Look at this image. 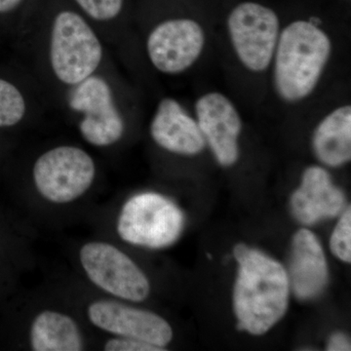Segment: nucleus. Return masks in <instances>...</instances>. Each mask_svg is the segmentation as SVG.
<instances>
[{"instance_id": "obj_18", "label": "nucleus", "mask_w": 351, "mask_h": 351, "mask_svg": "<svg viewBox=\"0 0 351 351\" xmlns=\"http://www.w3.org/2000/svg\"><path fill=\"white\" fill-rule=\"evenodd\" d=\"M92 25L112 24L119 17L124 0H75Z\"/></svg>"}, {"instance_id": "obj_12", "label": "nucleus", "mask_w": 351, "mask_h": 351, "mask_svg": "<svg viewBox=\"0 0 351 351\" xmlns=\"http://www.w3.org/2000/svg\"><path fill=\"white\" fill-rule=\"evenodd\" d=\"M149 132L157 145L172 154L195 156L206 145L197 121L173 98L159 101Z\"/></svg>"}, {"instance_id": "obj_9", "label": "nucleus", "mask_w": 351, "mask_h": 351, "mask_svg": "<svg viewBox=\"0 0 351 351\" xmlns=\"http://www.w3.org/2000/svg\"><path fill=\"white\" fill-rule=\"evenodd\" d=\"M205 44V34L195 21L169 19L156 25L147 39L152 66L164 75H179L197 61Z\"/></svg>"}, {"instance_id": "obj_6", "label": "nucleus", "mask_w": 351, "mask_h": 351, "mask_svg": "<svg viewBox=\"0 0 351 351\" xmlns=\"http://www.w3.org/2000/svg\"><path fill=\"white\" fill-rule=\"evenodd\" d=\"M184 214L173 201L158 193H140L126 201L117 219L120 239L147 248H163L179 239Z\"/></svg>"}, {"instance_id": "obj_3", "label": "nucleus", "mask_w": 351, "mask_h": 351, "mask_svg": "<svg viewBox=\"0 0 351 351\" xmlns=\"http://www.w3.org/2000/svg\"><path fill=\"white\" fill-rule=\"evenodd\" d=\"M332 52V43L317 25L295 21L279 36L274 80L277 92L288 101L306 98L315 89Z\"/></svg>"}, {"instance_id": "obj_8", "label": "nucleus", "mask_w": 351, "mask_h": 351, "mask_svg": "<svg viewBox=\"0 0 351 351\" xmlns=\"http://www.w3.org/2000/svg\"><path fill=\"white\" fill-rule=\"evenodd\" d=\"M228 25L241 63L255 73L265 71L278 43L279 20L276 12L256 2H243L233 9Z\"/></svg>"}, {"instance_id": "obj_10", "label": "nucleus", "mask_w": 351, "mask_h": 351, "mask_svg": "<svg viewBox=\"0 0 351 351\" xmlns=\"http://www.w3.org/2000/svg\"><path fill=\"white\" fill-rule=\"evenodd\" d=\"M88 319L95 327L117 337L145 341L165 348L173 339V330L161 316L117 301H96L87 307Z\"/></svg>"}, {"instance_id": "obj_17", "label": "nucleus", "mask_w": 351, "mask_h": 351, "mask_svg": "<svg viewBox=\"0 0 351 351\" xmlns=\"http://www.w3.org/2000/svg\"><path fill=\"white\" fill-rule=\"evenodd\" d=\"M34 108L27 95L9 80L0 78V128L13 127L24 121Z\"/></svg>"}, {"instance_id": "obj_4", "label": "nucleus", "mask_w": 351, "mask_h": 351, "mask_svg": "<svg viewBox=\"0 0 351 351\" xmlns=\"http://www.w3.org/2000/svg\"><path fill=\"white\" fill-rule=\"evenodd\" d=\"M64 101L69 112L77 117L78 131L87 144L108 147L123 137L125 119L112 78L104 69L66 91Z\"/></svg>"}, {"instance_id": "obj_14", "label": "nucleus", "mask_w": 351, "mask_h": 351, "mask_svg": "<svg viewBox=\"0 0 351 351\" xmlns=\"http://www.w3.org/2000/svg\"><path fill=\"white\" fill-rule=\"evenodd\" d=\"M326 257L319 240L311 230H301L293 239L291 282L300 300L317 297L326 286Z\"/></svg>"}, {"instance_id": "obj_16", "label": "nucleus", "mask_w": 351, "mask_h": 351, "mask_svg": "<svg viewBox=\"0 0 351 351\" xmlns=\"http://www.w3.org/2000/svg\"><path fill=\"white\" fill-rule=\"evenodd\" d=\"M313 149L321 162L339 167L351 158V107L328 114L313 134Z\"/></svg>"}, {"instance_id": "obj_7", "label": "nucleus", "mask_w": 351, "mask_h": 351, "mask_svg": "<svg viewBox=\"0 0 351 351\" xmlns=\"http://www.w3.org/2000/svg\"><path fill=\"white\" fill-rule=\"evenodd\" d=\"M83 271L104 292L124 300L142 302L149 297L151 284L142 269L114 245L91 241L80 251Z\"/></svg>"}, {"instance_id": "obj_13", "label": "nucleus", "mask_w": 351, "mask_h": 351, "mask_svg": "<svg viewBox=\"0 0 351 351\" xmlns=\"http://www.w3.org/2000/svg\"><path fill=\"white\" fill-rule=\"evenodd\" d=\"M345 195L332 184L329 173L318 166L304 171L302 184L291 199L295 218L304 225L337 216L345 206Z\"/></svg>"}, {"instance_id": "obj_19", "label": "nucleus", "mask_w": 351, "mask_h": 351, "mask_svg": "<svg viewBox=\"0 0 351 351\" xmlns=\"http://www.w3.org/2000/svg\"><path fill=\"white\" fill-rule=\"evenodd\" d=\"M330 248L337 258L343 262L350 263L351 261V209L348 207L341 217L331 240Z\"/></svg>"}, {"instance_id": "obj_22", "label": "nucleus", "mask_w": 351, "mask_h": 351, "mask_svg": "<svg viewBox=\"0 0 351 351\" xmlns=\"http://www.w3.org/2000/svg\"><path fill=\"white\" fill-rule=\"evenodd\" d=\"M24 0H0V14H8L18 9Z\"/></svg>"}, {"instance_id": "obj_2", "label": "nucleus", "mask_w": 351, "mask_h": 351, "mask_svg": "<svg viewBox=\"0 0 351 351\" xmlns=\"http://www.w3.org/2000/svg\"><path fill=\"white\" fill-rule=\"evenodd\" d=\"M233 254L239 265L233 294L239 329L256 336L265 334L287 311V272L280 263L246 245H237Z\"/></svg>"}, {"instance_id": "obj_15", "label": "nucleus", "mask_w": 351, "mask_h": 351, "mask_svg": "<svg viewBox=\"0 0 351 351\" xmlns=\"http://www.w3.org/2000/svg\"><path fill=\"white\" fill-rule=\"evenodd\" d=\"M29 343L34 351H80L84 339L77 323L68 314L43 311L29 329Z\"/></svg>"}, {"instance_id": "obj_1", "label": "nucleus", "mask_w": 351, "mask_h": 351, "mask_svg": "<svg viewBox=\"0 0 351 351\" xmlns=\"http://www.w3.org/2000/svg\"><path fill=\"white\" fill-rule=\"evenodd\" d=\"M41 38L44 71L64 93L104 69L107 51L103 36L80 12L59 11Z\"/></svg>"}, {"instance_id": "obj_21", "label": "nucleus", "mask_w": 351, "mask_h": 351, "mask_svg": "<svg viewBox=\"0 0 351 351\" xmlns=\"http://www.w3.org/2000/svg\"><path fill=\"white\" fill-rule=\"evenodd\" d=\"M350 341L346 335L341 332H337L332 335L328 343L327 350L330 351H343L350 350Z\"/></svg>"}, {"instance_id": "obj_20", "label": "nucleus", "mask_w": 351, "mask_h": 351, "mask_svg": "<svg viewBox=\"0 0 351 351\" xmlns=\"http://www.w3.org/2000/svg\"><path fill=\"white\" fill-rule=\"evenodd\" d=\"M104 350L106 351H162L165 350V348L149 345L138 339L117 337V338L108 339L104 346Z\"/></svg>"}, {"instance_id": "obj_5", "label": "nucleus", "mask_w": 351, "mask_h": 351, "mask_svg": "<svg viewBox=\"0 0 351 351\" xmlns=\"http://www.w3.org/2000/svg\"><path fill=\"white\" fill-rule=\"evenodd\" d=\"M34 188L44 199L68 204L82 197L96 180L93 157L82 147L61 145L44 152L32 170Z\"/></svg>"}, {"instance_id": "obj_11", "label": "nucleus", "mask_w": 351, "mask_h": 351, "mask_svg": "<svg viewBox=\"0 0 351 351\" xmlns=\"http://www.w3.org/2000/svg\"><path fill=\"white\" fill-rule=\"evenodd\" d=\"M195 110L201 133L217 160L223 166L233 165L239 156L242 127L237 108L225 95L209 93L197 101Z\"/></svg>"}]
</instances>
